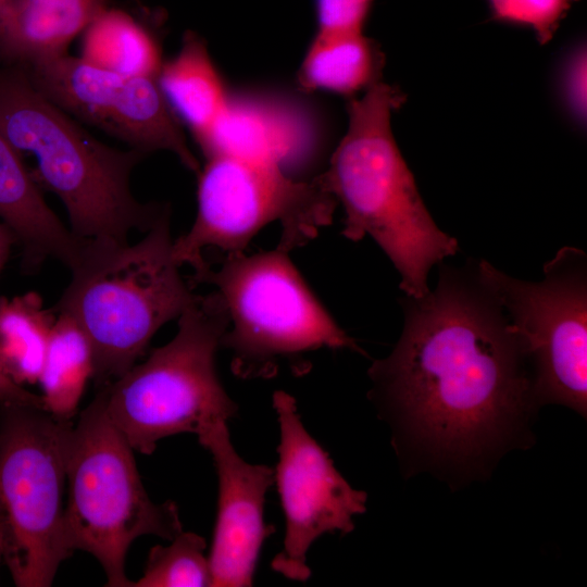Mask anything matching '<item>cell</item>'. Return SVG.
Here are the masks:
<instances>
[{
    "label": "cell",
    "mask_w": 587,
    "mask_h": 587,
    "mask_svg": "<svg viewBox=\"0 0 587 587\" xmlns=\"http://www.w3.org/2000/svg\"><path fill=\"white\" fill-rule=\"evenodd\" d=\"M7 0H0V8Z\"/></svg>",
    "instance_id": "obj_29"
},
{
    "label": "cell",
    "mask_w": 587,
    "mask_h": 587,
    "mask_svg": "<svg viewBox=\"0 0 587 587\" xmlns=\"http://www.w3.org/2000/svg\"><path fill=\"white\" fill-rule=\"evenodd\" d=\"M13 243H16L14 235L0 222V273L8 260Z\"/></svg>",
    "instance_id": "obj_27"
},
{
    "label": "cell",
    "mask_w": 587,
    "mask_h": 587,
    "mask_svg": "<svg viewBox=\"0 0 587 587\" xmlns=\"http://www.w3.org/2000/svg\"><path fill=\"white\" fill-rule=\"evenodd\" d=\"M80 59L125 76L158 77L162 66L152 34L127 12L107 7L83 33Z\"/></svg>",
    "instance_id": "obj_19"
},
{
    "label": "cell",
    "mask_w": 587,
    "mask_h": 587,
    "mask_svg": "<svg viewBox=\"0 0 587 587\" xmlns=\"http://www.w3.org/2000/svg\"><path fill=\"white\" fill-rule=\"evenodd\" d=\"M573 0H488L494 20L530 27L540 43L554 35Z\"/></svg>",
    "instance_id": "obj_23"
},
{
    "label": "cell",
    "mask_w": 587,
    "mask_h": 587,
    "mask_svg": "<svg viewBox=\"0 0 587 587\" xmlns=\"http://www.w3.org/2000/svg\"><path fill=\"white\" fill-rule=\"evenodd\" d=\"M205 539L182 532L168 546L157 545L149 551L142 576L133 587H205L212 585Z\"/></svg>",
    "instance_id": "obj_22"
},
{
    "label": "cell",
    "mask_w": 587,
    "mask_h": 587,
    "mask_svg": "<svg viewBox=\"0 0 587 587\" xmlns=\"http://www.w3.org/2000/svg\"><path fill=\"white\" fill-rule=\"evenodd\" d=\"M22 70L32 84L66 114L143 154L170 151L186 168L200 172L178 116L166 101L157 77L121 75L67 53Z\"/></svg>",
    "instance_id": "obj_11"
},
{
    "label": "cell",
    "mask_w": 587,
    "mask_h": 587,
    "mask_svg": "<svg viewBox=\"0 0 587 587\" xmlns=\"http://www.w3.org/2000/svg\"><path fill=\"white\" fill-rule=\"evenodd\" d=\"M477 268L520 339L537 405L561 404L586 417V253L561 248L537 282L511 277L485 260Z\"/></svg>",
    "instance_id": "obj_10"
},
{
    "label": "cell",
    "mask_w": 587,
    "mask_h": 587,
    "mask_svg": "<svg viewBox=\"0 0 587 587\" xmlns=\"http://www.w3.org/2000/svg\"><path fill=\"white\" fill-rule=\"evenodd\" d=\"M273 407L280 430L274 483L285 516V536L271 565L289 579L305 582L311 575L307 554L312 544L327 533H351L353 517L366 511L367 495L337 471L327 451L304 427L290 395L276 391Z\"/></svg>",
    "instance_id": "obj_12"
},
{
    "label": "cell",
    "mask_w": 587,
    "mask_h": 587,
    "mask_svg": "<svg viewBox=\"0 0 587 587\" xmlns=\"http://www.w3.org/2000/svg\"><path fill=\"white\" fill-rule=\"evenodd\" d=\"M0 222L22 250V266L32 272L47 259L72 270L79 261L84 240L58 217L24 158L0 127Z\"/></svg>",
    "instance_id": "obj_14"
},
{
    "label": "cell",
    "mask_w": 587,
    "mask_h": 587,
    "mask_svg": "<svg viewBox=\"0 0 587 587\" xmlns=\"http://www.w3.org/2000/svg\"><path fill=\"white\" fill-rule=\"evenodd\" d=\"M0 68V127L23 158L33 157L39 186L66 209L82 240L128 241L168 210L134 196L130 176L143 153L97 140L50 102L14 65Z\"/></svg>",
    "instance_id": "obj_3"
},
{
    "label": "cell",
    "mask_w": 587,
    "mask_h": 587,
    "mask_svg": "<svg viewBox=\"0 0 587 587\" xmlns=\"http://www.w3.org/2000/svg\"><path fill=\"white\" fill-rule=\"evenodd\" d=\"M55 319L35 291L0 297L2 375L20 386L38 383Z\"/></svg>",
    "instance_id": "obj_21"
},
{
    "label": "cell",
    "mask_w": 587,
    "mask_h": 587,
    "mask_svg": "<svg viewBox=\"0 0 587 587\" xmlns=\"http://www.w3.org/2000/svg\"><path fill=\"white\" fill-rule=\"evenodd\" d=\"M177 320L171 341L98 391L115 426L142 454L153 453L163 438L198 436L237 412L216 371L228 326L220 297L197 295Z\"/></svg>",
    "instance_id": "obj_5"
},
{
    "label": "cell",
    "mask_w": 587,
    "mask_h": 587,
    "mask_svg": "<svg viewBox=\"0 0 587 587\" xmlns=\"http://www.w3.org/2000/svg\"><path fill=\"white\" fill-rule=\"evenodd\" d=\"M157 80L197 140L211 128L228 99L203 39L192 32L185 34L177 55L162 64Z\"/></svg>",
    "instance_id": "obj_17"
},
{
    "label": "cell",
    "mask_w": 587,
    "mask_h": 587,
    "mask_svg": "<svg viewBox=\"0 0 587 587\" xmlns=\"http://www.w3.org/2000/svg\"><path fill=\"white\" fill-rule=\"evenodd\" d=\"M2 560H3V550H2V544H1V540H0V563H1Z\"/></svg>",
    "instance_id": "obj_28"
},
{
    "label": "cell",
    "mask_w": 587,
    "mask_h": 587,
    "mask_svg": "<svg viewBox=\"0 0 587 587\" xmlns=\"http://www.w3.org/2000/svg\"><path fill=\"white\" fill-rule=\"evenodd\" d=\"M384 55L363 33L317 32L301 63L298 80L307 90L353 95L379 80Z\"/></svg>",
    "instance_id": "obj_18"
},
{
    "label": "cell",
    "mask_w": 587,
    "mask_h": 587,
    "mask_svg": "<svg viewBox=\"0 0 587 587\" xmlns=\"http://www.w3.org/2000/svg\"><path fill=\"white\" fill-rule=\"evenodd\" d=\"M193 279L212 284L228 319L222 348L245 378H267L321 348L364 351L336 323L290 261L288 252L228 253L217 270L207 264Z\"/></svg>",
    "instance_id": "obj_7"
},
{
    "label": "cell",
    "mask_w": 587,
    "mask_h": 587,
    "mask_svg": "<svg viewBox=\"0 0 587 587\" xmlns=\"http://www.w3.org/2000/svg\"><path fill=\"white\" fill-rule=\"evenodd\" d=\"M305 141L294 116L272 104L227 99L211 128L198 139L207 159L233 155L282 166Z\"/></svg>",
    "instance_id": "obj_16"
},
{
    "label": "cell",
    "mask_w": 587,
    "mask_h": 587,
    "mask_svg": "<svg viewBox=\"0 0 587 587\" xmlns=\"http://www.w3.org/2000/svg\"><path fill=\"white\" fill-rule=\"evenodd\" d=\"M93 374L95 355L87 335L71 316L58 314L38 380L45 409L57 419L72 420Z\"/></svg>",
    "instance_id": "obj_20"
},
{
    "label": "cell",
    "mask_w": 587,
    "mask_h": 587,
    "mask_svg": "<svg viewBox=\"0 0 587 587\" xmlns=\"http://www.w3.org/2000/svg\"><path fill=\"white\" fill-rule=\"evenodd\" d=\"M170 218L168 209L133 245L84 240L80 259L54 307L87 335L99 387L134 366L155 333L178 319L197 296L174 259Z\"/></svg>",
    "instance_id": "obj_4"
},
{
    "label": "cell",
    "mask_w": 587,
    "mask_h": 587,
    "mask_svg": "<svg viewBox=\"0 0 587 587\" xmlns=\"http://www.w3.org/2000/svg\"><path fill=\"white\" fill-rule=\"evenodd\" d=\"M134 451L97 392L70 434L65 527L71 549L91 554L109 587H133L125 564L137 538L172 540L183 532L176 503L149 497Z\"/></svg>",
    "instance_id": "obj_6"
},
{
    "label": "cell",
    "mask_w": 587,
    "mask_h": 587,
    "mask_svg": "<svg viewBox=\"0 0 587 587\" xmlns=\"http://www.w3.org/2000/svg\"><path fill=\"white\" fill-rule=\"evenodd\" d=\"M403 102L380 80L349 101L347 132L320 176L344 208L341 234L352 241L370 236L398 271L400 289L421 298L430 290L432 267L459 245L433 220L395 140L391 115Z\"/></svg>",
    "instance_id": "obj_2"
},
{
    "label": "cell",
    "mask_w": 587,
    "mask_h": 587,
    "mask_svg": "<svg viewBox=\"0 0 587 587\" xmlns=\"http://www.w3.org/2000/svg\"><path fill=\"white\" fill-rule=\"evenodd\" d=\"M197 214L189 230L173 241V255L195 273L207 263L203 250L243 252L264 227L277 223L278 249L289 252L329 225L337 205L321 176L289 177L278 164L238 158H208L198 173Z\"/></svg>",
    "instance_id": "obj_9"
},
{
    "label": "cell",
    "mask_w": 587,
    "mask_h": 587,
    "mask_svg": "<svg viewBox=\"0 0 587 587\" xmlns=\"http://www.w3.org/2000/svg\"><path fill=\"white\" fill-rule=\"evenodd\" d=\"M197 437L211 453L218 479L209 554L211 586H251L263 542L274 532L264 522L265 496L274 484V471L248 463L238 454L225 420L216 421Z\"/></svg>",
    "instance_id": "obj_13"
},
{
    "label": "cell",
    "mask_w": 587,
    "mask_h": 587,
    "mask_svg": "<svg viewBox=\"0 0 587 587\" xmlns=\"http://www.w3.org/2000/svg\"><path fill=\"white\" fill-rule=\"evenodd\" d=\"M107 7L105 0H7L0 8V54L22 68L63 55Z\"/></svg>",
    "instance_id": "obj_15"
},
{
    "label": "cell",
    "mask_w": 587,
    "mask_h": 587,
    "mask_svg": "<svg viewBox=\"0 0 587 587\" xmlns=\"http://www.w3.org/2000/svg\"><path fill=\"white\" fill-rule=\"evenodd\" d=\"M586 49L580 46L566 58L561 73L565 107L579 124L586 118Z\"/></svg>",
    "instance_id": "obj_25"
},
{
    "label": "cell",
    "mask_w": 587,
    "mask_h": 587,
    "mask_svg": "<svg viewBox=\"0 0 587 587\" xmlns=\"http://www.w3.org/2000/svg\"><path fill=\"white\" fill-rule=\"evenodd\" d=\"M374 0H315L317 32L363 33Z\"/></svg>",
    "instance_id": "obj_24"
},
{
    "label": "cell",
    "mask_w": 587,
    "mask_h": 587,
    "mask_svg": "<svg viewBox=\"0 0 587 587\" xmlns=\"http://www.w3.org/2000/svg\"><path fill=\"white\" fill-rule=\"evenodd\" d=\"M72 420L45 408L0 404V540L18 587H49L73 554L65 527Z\"/></svg>",
    "instance_id": "obj_8"
},
{
    "label": "cell",
    "mask_w": 587,
    "mask_h": 587,
    "mask_svg": "<svg viewBox=\"0 0 587 587\" xmlns=\"http://www.w3.org/2000/svg\"><path fill=\"white\" fill-rule=\"evenodd\" d=\"M400 301V338L369 369L392 446L408 474L486 477L505 452L532 442L539 407L520 339L477 261L439 263L434 290Z\"/></svg>",
    "instance_id": "obj_1"
},
{
    "label": "cell",
    "mask_w": 587,
    "mask_h": 587,
    "mask_svg": "<svg viewBox=\"0 0 587 587\" xmlns=\"http://www.w3.org/2000/svg\"><path fill=\"white\" fill-rule=\"evenodd\" d=\"M0 404H29L45 408L41 395L28 391L0 373Z\"/></svg>",
    "instance_id": "obj_26"
}]
</instances>
